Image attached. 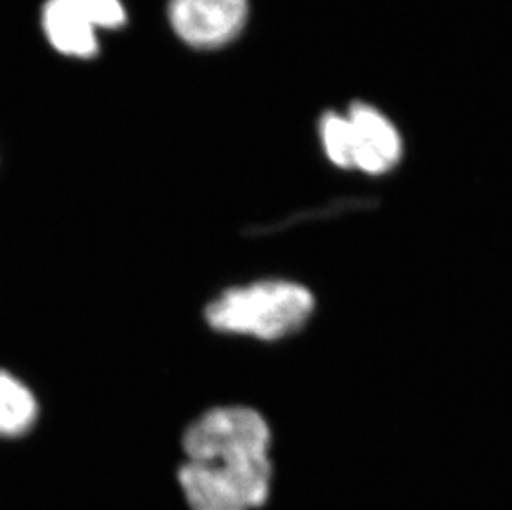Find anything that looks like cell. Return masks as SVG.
<instances>
[{
    "label": "cell",
    "mask_w": 512,
    "mask_h": 510,
    "mask_svg": "<svg viewBox=\"0 0 512 510\" xmlns=\"http://www.w3.org/2000/svg\"><path fill=\"white\" fill-rule=\"evenodd\" d=\"M272 431L257 409L211 408L183 434L178 482L191 510H257L271 497Z\"/></svg>",
    "instance_id": "cell-1"
},
{
    "label": "cell",
    "mask_w": 512,
    "mask_h": 510,
    "mask_svg": "<svg viewBox=\"0 0 512 510\" xmlns=\"http://www.w3.org/2000/svg\"><path fill=\"white\" fill-rule=\"evenodd\" d=\"M315 313L312 290L299 282L264 279L224 290L204 318L214 332L281 342L302 332Z\"/></svg>",
    "instance_id": "cell-2"
},
{
    "label": "cell",
    "mask_w": 512,
    "mask_h": 510,
    "mask_svg": "<svg viewBox=\"0 0 512 510\" xmlns=\"http://www.w3.org/2000/svg\"><path fill=\"white\" fill-rule=\"evenodd\" d=\"M42 30L49 44L65 57H97L103 30H118L128 22L121 0H45Z\"/></svg>",
    "instance_id": "cell-3"
},
{
    "label": "cell",
    "mask_w": 512,
    "mask_h": 510,
    "mask_svg": "<svg viewBox=\"0 0 512 510\" xmlns=\"http://www.w3.org/2000/svg\"><path fill=\"white\" fill-rule=\"evenodd\" d=\"M247 0H170L168 19L181 42L199 50L221 49L241 34Z\"/></svg>",
    "instance_id": "cell-4"
},
{
    "label": "cell",
    "mask_w": 512,
    "mask_h": 510,
    "mask_svg": "<svg viewBox=\"0 0 512 510\" xmlns=\"http://www.w3.org/2000/svg\"><path fill=\"white\" fill-rule=\"evenodd\" d=\"M352 136V166L357 171L382 176L395 169L403 154L397 126L382 111L355 103L347 113Z\"/></svg>",
    "instance_id": "cell-5"
},
{
    "label": "cell",
    "mask_w": 512,
    "mask_h": 510,
    "mask_svg": "<svg viewBox=\"0 0 512 510\" xmlns=\"http://www.w3.org/2000/svg\"><path fill=\"white\" fill-rule=\"evenodd\" d=\"M39 403L27 386L0 370V438H20L34 428Z\"/></svg>",
    "instance_id": "cell-6"
},
{
    "label": "cell",
    "mask_w": 512,
    "mask_h": 510,
    "mask_svg": "<svg viewBox=\"0 0 512 510\" xmlns=\"http://www.w3.org/2000/svg\"><path fill=\"white\" fill-rule=\"evenodd\" d=\"M320 141L330 163L342 169H353L352 136L347 115L329 111L320 118Z\"/></svg>",
    "instance_id": "cell-7"
}]
</instances>
